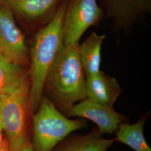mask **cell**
Segmentation results:
<instances>
[{"instance_id": "1", "label": "cell", "mask_w": 151, "mask_h": 151, "mask_svg": "<svg viewBox=\"0 0 151 151\" xmlns=\"http://www.w3.org/2000/svg\"><path fill=\"white\" fill-rule=\"evenodd\" d=\"M79 43L64 45L49 72L44 86L45 96L66 116L87 98L86 76L79 58Z\"/></svg>"}, {"instance_id": "2", "label": "cell", "mask_w": 151, "mask_h": 151, "mask_svg": "<svg viewBox=\"0 0 151 151\" xmlns=\"http://www.w3.org/2000/svg\"><path fill=\"white\" fill-rule=\"evenodd\" d=\"M67 0H63L53 18L34 36L30 51V106L32 114L43 96L45 81L61 49L64 46L62 24Z\"/></svg>"}, {"instance_id": "3", "label": "cell", "mask_w": 151, "mask_h": 151, "mask_svg": "<svg viewBox=\"0 0 151 151\" xmlns=\"http://www.w3.org/2000/svg\"><path fill=\"white\" fill-rule=\"evenodd\" d=\"M87 127L86 119H68L47 97L43 96L32 115L31 143L34 151H52L71 133Z\"/></svg>"}, {"instance_id": "4", "label": "cell", "mask_w": 151, "mask_h": 151, "mask_svg": "<svg viewBox=\"0 0 151 151\" xmlns=\"http://www.w3.org/2000/svg\"><path fill=\"white\" fill-rule=\"evenodd\" d=\"M30 78L0 104V122L10 151H19L29 141L32 114Z\"/></svg>"}, {"instance_id": "5", "label": "cell", "mask_w": 151, "mask_h": 151, "mask_svg": "<svg viewBox=\"0 0 151 151\" xmlns=\"http://www.w3.org/2000/svg\"><path fill=\"white\" fill-rule=\"evenodd\" d=\"M104 17L97 0H67L62 24L64 45L79 43L84 32Z\"/></svg>"}, {"instance_id": "6", "label": "cell", "mask_w": 151, "mask_h": 151, "mask_svg": "<svg viewBox=\"0 0 151 151\" xmlns=\"http://www.w3.org/2000/svg\"><path fill=\"white\" fill-rule=\"evenodd\" d=\"M0 54L16 65L29 62V50L24 34L16 24L13 11L0 5Z\"/></svg>"}, {"instance_id": "7", "label": "cell", "mask_w": 151, "mask_h": 151, "mask_svg": "<svg viewBox=\"0 0 151 151\" xmlns=\"http://www.w3.org/2000/svg\"><path fill=\"white\" fill-rule=\"evenodd\" d=\"M66 116L89 119L97 125L102 134H114L117 131L119 124L129 122L127 116L116 111L114 107L104 106L87 98L76 104Z\"/></svg>"}, {"instance_id": "8", "label": "cell", "mask_w": 151, "mask_h": 151, "mask_svg": "<svg viewBox=\"0 0 151 151\" xmlns=\"http://www.w3.org/2000/svg\"><path fill=\"white\" fill-rule=\"evenodd\" d=\"M63 0H0L4 6L30 22L48 23L54 17Z\"/></svg>"}, {"instance_id": "9", "label": "cell", "mask_w": 151, "mask_h": 151, "mask_svg": "<svg viewBox=\"0 0 151 151\" xmlns=\"http://www.w3.org/2000/svg\"><path fill=\"white\" fill-rule=\"evenodd\" d=\"M87 98L104 106L114 107L122 92L116 80L102 71L86 77Z\"/></svg>"}, {"instance_id": "10", "label": "cell", "mask_w": 151, "mask_h": 151, "mask_svg": "<svg viewBox=\"0 0 151 151\" xmlns=\"http://www.w3.org/2000/svg\"><path fill=\"white\" fill-rule=\"evenodd\" d=\"M94 128L86 135L71 134L55 146L52 151H106L115 142L114 139H105Z\"/></svg>"}, {"instance_id": "11", "label": "cell", "mask_w": 151, "mask_h": 151, "mask_svg": "<svg viewBox=\"0 0 151 151\" xmlns=\"http://www.w3.org/2000/svg\"><path fill=\"white\" fill-rule=\"evenodd\" d=\"M105 39V35L92 32L79 45V58L86 77L101 70V46Z\"/></svg>"}, {"instance_id": "12", "label": "cell", "mask_w": 151, "mask_h": 151, "mask_svg": "<svg viewBox=\"0 0 151 151\" xmlns=\"http://www.w3.org/2000/svg\"><path fill=\"white\" fill-rule=\"evenodd\" d=\"M29 78V70L9 61L0 54V104Z\"/></svg>"}, {"instance_id": "13", "label": "cell", "mask_w": 151, "mask_h": 151, "mask_svg": "<svg viewBox=\"0 0 151 151\" xmlns=\"http://www.w3.org/2000/svg\"><path fill=\"white\" fill-rule=\"evenodd\" d=\"M149 113L143 115L134 124L122 123L115 133L114 142H119L129 147L134 151H151L144 135V126Z\"/></svg>"}, {"instance_id": "14", "label": "cell", "mask_w": 151, "mask_h": 151, "mask_svg": "<svg viewBox=\"0 0 151 151\" xmlns=\"http://www.w3.org/2000/svg\"><path fill=\"white\" fill-rule=\"evenodd\" d=\"M0 151H10L0 122Z\"/></svg>"}, {"instance_id": "15", "label": "cell", "mask_w": 151, "mask_h": 151, "mask_svg": "<svg viewBox=\"0 0 151 151\" xmlns=\"http://www.w3.org/2000/svg\"><path fill=\"white\" fill-rule=\"evenodd\" d=\"M19 151H34L31 143V141L27 143Z\"/></svg>"}]
</instances>
